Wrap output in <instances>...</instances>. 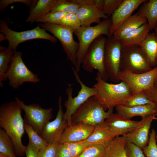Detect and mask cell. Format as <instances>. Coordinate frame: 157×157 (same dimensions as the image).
<instances>
[{"mask_svg":"<svg viewBox=\"0 0 157 157\" xmlns=\"http://www.w3.org/2000/svg\"><path fill=\"white\" fill-rule=\"evenodd\" d=\"M156 67H157V60H156Z\"/></svg>","mask_w":157,"mask_h":157,"instance_id":"cell-51","label":"cell"},{"mask_svg":"<svg viewBox=\"0 0 157 157\" xmlns=\"http://www.w3.org/2000/svg\"><path fill=\"white\" fill-rule=\"evenodd\" d=\"M38 0H1L0 1V10L3 11L5 8L12 3H21L24 4L30 8L32 9L36 5Z\"/></svg>","mask_w":157,"mask_h":157,"instance_id":"cell-39","label":"cell"},{"mask_svg":"<svg viewBox=\"0 0 157 157\" xmlns=\"http://www.w3.org/2000/svg\"><path fill=\"white\" fill-rule=\"evenodd\" d=\"M39 150L36 148L29 141L27 145L26 146L25 154L26 157H38Z\"/></svg>","mask_w":157,"mask_h":157,"instance_id":"cell-44","label":"cell"},{"mask_svg":"<svg viewBox=\"0 0 157 157\" xmlns=\"http://www.w3.org/2000/svg\"><path fill=\"white\" fill-rule=\"evenodd\" d=\"M147 22L145 17L137 13L132 15L120 25L113 36L119 40L128 33Z\"/></svg>","mask_w":157,"mask_h":157,"instance_id":"cell-22","label":"cell"},{"mask_svg":"<svg viewBox=\"0 0 157 157\" xmlns=\"http://www.w3.org/2000/svg\"><path fill=\"white\" fill-rule=\"evenodd\" d=\"M15 51L9 46L3 48L0 46V87L3 85V82L7 80L6 73L13 58Z\"/></svg>","mask_w":157,"mask_h":157,"instance_id":"cell-28","label":"cell"},{"mask_svg":"<svg viewBox=\"0 0 157 157\" xmlns=\"http://www.w3.org/2000/svg\"><path fill=\"white\" fill-rule=\"evenodd\" d=\"M94 127L82 123L68 125L59 138L58 142L67 144L84 140L91 134Z\"/></svg>","mask_w":157,"mask_h":157,"instance_id":"cell-17","label":"cell"},{"mask_svg":"<svg viewBox=\"0 0 157 157\" xmlns=\"http://www.w3.org/2000/svg\"><path fill=\"white\" fill-rule=\"evenodd\" d=\"M0 31L6 37L9 46L14 51L20 44L24 42L36 39H42L56 43L57 39L47 33L39 25L30 30L18 32L10 29L6 21L1 20Z\"/></svg>","mask_w":157,"mask_h":157,"instance_id":"cell-6","label":"cell"},{"mask_svg":"<svg viewBox=\"0 0 157 157\" xmlns=\"http://www.w3.org/2000/svg\"><path fill=\"white\" fill-rule=\"evenodd\" d=\"M117 113L129 119L137 116L144 118L151 115L157 114V107L152 104H146L131 107L120 105L115 107Z\"/></svg>","mask_w":157,"mask_h":157,"instance_id":"cell-19","label":"cell"},{"mask_svg":"<svg viewBox=\"0 0 157 157\" xmlns=\"http://www.w3.org/2000/svg\"><path fill=\"white\" fill-rule=\"evenodd\" d=\"M22 111L21 107L15 100L4 103L0 106L1 128L4 130L11 139L16 156L20 157L24 156L26 149L22 141L25 132Z\"/></svg>","mask_w":157,"mask_h":157,"instance_id":"cell-1","label":"cell"},{"mask_svg":"<svg viewBox=\"0 0 157 157\" xmlns=\"http://www.w3.org/2000/svg\"><path fill=\"white\" fill-rule=\"evenodd\" d=\"M40 26L46 31L52 34L60 42L67 59L78 72V68L76 55L79 48V43L76 41L73 37V31L59 24L49 23H40Z\"/></svg>","mask_w":157,"mask_h":157,"instance_id":"cell-5","label":"cell"},{"mask_svg":"<svg viewBox=\"0 0 157 157\" xmlns=\"http://www.w3.org/2000/svg\"><path fill=\"white\" fill-rule=\"evenodd\" d=\"M147 22L128 33L119 40L122 47L138 46L149 33Z\"/></svg>","mask_w":157,"mask_h":157,"instance_id":"cell-24","label":"cell"},{"mask_svg":"<svg viewBox=\"0 0 157 157\" xmlns=\"http://www.w3.org/2000/svg\"><path fill=\"white\" fill-rule=\"evenodd\" d=\"M146 0H124L110 17L111 23L109 37L113 36L118 27L132 15L133 11Z\"/></svg>","mask_w":157,"mask_h":157,"instance_id":"cell-16","label":"cell"},{"mask_svg":"<svg viewBox=\"0 0 157 157\" xmlns=\"http://www.w3.org/2000/svg\"><path fill=\"white\" fill-rule=\"evenodd\" d=\"M156 133L154 129H152L149 134L147 144L142 149L146 157H157V144L156 140Z\"/></svg>","mask_w":157,"mask_h":157,"instance_id":"cell-34","label":"cell"},{"mask_svg":"<svg viewBox=\"0 0 157 157\" xmlns=\"http://www.w3.org/2000/svg\"><path fill=\"white\" fill-rule=\"evenodd\" d=\"M124 136H116L106 146L105 157H127Z\"/></svg>","mask_w":157,"mask_h":157,"instance_id":"cell-26","label":"cell"},{"mask_svg":"<svg viewBox=\"0 0 157 157\" xmlns=\"http://www.w3.org/2000/svg\"><path fill=\"white\" fill-rule=\"evenodd\" d=\"M76 15L79 20L81 26H91L93 23L98 24L101 22V18L109 17L103 11L99 10L94 6H82Z\"/></svg>","mask_w":157,"mask_h":157,"instance_id":"cell-21","label":"cell"},{"mask_svg":"<svg viewBox=\"0 0 157 157\" xmlns=\"http://www.w3.org/2000/svg\"><path fill=\"white\" fill-rule=\"evenodd\" d=\"M148 116L142 118L140 121H134L117 113H114L112 110L110 111L105 122L111 131L118 136L123 135L140 127L145 123Z\"/></svg>","mask_w":157,"mask_h":157,"instance_id":"cell-15","label":"cell"},{"mask_svg":"<svg viewBox=\"0 0 157 157\" xmlns=\"http://www.w3.org/2000/svg\"><path fill=\"white\" fill-rule=\"evenodd\" d=\"M125 149L127 157H145L142 149L133 143L127 142Z\"/></svg>","mask_w":157,"mask_h":157,"instance_id":"cell-40","label":"cell"},{"mask_svg":"<svg viewBox=\"0 0 157 157\" xmlns=\"http://www.w3.org/2000/svg\"><path fill=\"white\" fill-rule=\"evenodd\" d=\"M56 157H72L71 153L64 144L58 143Z\"/></svg>","mask_w":157,"mask_h":157,"instance_id":"cell-43","label":"cell"},{"mask_svg":"<svg viewBox=\"0 0 157 157\" xmlns=\"http://www.w3.org/2000/svg\"><path fill=\"white\" fill-rule=\"evenodd\" d=\"M58 110L56 118L47 122L44 127L40 135L49 144L58 142L65 128L68 125L64 117L62 106V97L58 99Z\"/></svg>","mask_w":157,"mask_h":157,"instance_id":"cell-14","label":"cell"},{"mask_svg":"<svg viewBox=\"0 0 157 157\" xmlns=\"http://www.w3.org/2000/svg\"><path fill=\"white\" fill-rule=\"evenodd\" d=\"M56 0H39L35 6L30 10L26 22L32 24L51 12Z\"/></svg>","mask_w":157,"mask_h":157,"instance_id":"cell-25","label":"cell"},{"mask_svg":"<svg viewBox=\"0 0 157 157\" xmlns=\"http://www.w3.org/2000/svg\"><path fill=\"white\" fill-rule=\"evenodd\" d=\"M72 69L74 76L77 82L80 84L81 88L77 95L74 98L72 97V85L68 84V87L66 89L68 98L64 104L66 109L64 113V117L68 125H71L72 116L78 108L89 99L95 96L97 93V90L94 87H90L84 84L80 79L78 72L72 65Z\"/></svg>","mask_w":157,"mask_h":157,"instance_id":"cell-7","label":"cell"},{"mask_svg":"<svg viewBox=\"0 0 157 157\" xmlns=\"http://www.w3.org/2000/svg\"><path fill=\"white\" fill-rule=\"evenodd\" d=\"M155 31V34L157 38V22L154 28V29Z\"/></svg>","mask_w":157,"mask_h":157,"instance_id":"cell-48","label":"cell"},{"mask_svg":"<svg viewBox=\"0 0 157 157\" xmlns=\"http://www.w3.org/2000/svg\"><path fill=\"white\" fill-rule=\"evenodd\" d=\"M13 142L4 130L0 128V157H17Z\"/></svg>","mask_w":157,"mask_h":157,"instance_id":"cell-29","label":"cell"},{"mask_svg":"<svg viewBox=\"0 0 157 157\" xmlns=\"http://www.w3.org/2000/svg\"><path fill=\"white\" fill-rule=\"evenodd\" d=\"M24 127L28 135L29 141L39 151L45 148L49 145L31 126L24 122Z\"/></svg>","mask_w":157,"mask_h":157,"instance_id":"cell-31","label":"cell"},{"mask_svg":"<svg viewBox=\"0 0 157 157\" xmlns=\"http://www.w3.org/2000/svg\"><path fill=\"white\" fill-rule=\"evenodd\" d=\"M75 3L81 6H94L95 0H72Z\"/></svg>","mask_w":157,"mask_h":157,"instance_id":"cell-45","label":"cell"},{"mask_svg":"<svg viewBox=\"0 0 157 157\" xmlns=\"http://www.w3.org/2000/svg\"><path fill=\"white\" fill-rule=\"evenodd\" d=\"M122 46L120 40L113 36L106 38L104 49V65L108 79L115 83L120 81V63Z\"/></svg>","mask_w":157,"mask_h":157,"instance_id":"cell-11","label":"cell"},{"mask_svg":"<svg viewBox=\"0 0 157 157\" xmlns=\"http://www.w3.org/2000/svg\"><path fill=\"white\" fill-rule=\"evenodd\" d=\"M137 13L146 18L150 30H153L157 22V0L143 3Z\"/></svg>","mask_w":157,"mask_h":157,"instance_id":"cell-27","label":"cell"},{"mask_svg":"<svg viewBox=\"0 0 157 157\" xmlns=\"http://www.w3.org/2000/svg\"><path fill=\"white\" fill-rule=\"evenodd\" d=\"M73 31L79 28L81 24L76 14L67 13L60 20L59 24Z\"/></svg>","mask_w":157,"mask_h":157,"instance_id":"cell-35","label":"cell"},{"mask_svg":"<svg viewBox=\"0 0 157 157\" xmlns=\"http://www.w3.org/2000/svg\"><path fill=\"white\" fill-rule=\"evenodd\" d=\"M58 142L49 144L45 148L39 150L38 157H56Z\"/></svg>","mask_w":157,"mask_h":157,"instance_id":"cell-41","label":"cell"},{"mask_svg":"<svg viewBox=\"0 0 157 157\" xmlns=\"http://www.w3.org/2000/svg\"><path fill=\"white\" fill-rule=\"evenodd\" d=\"M155 82H157V72H156L155 78Z\"/></svg>","mask_w":157,"mask_h":157,"instance_id":"cell-49","label":"cell"},{"mask_svg":"<svg viewBox=\"0 0 157 157\" xmlns=\"http://www.w3.org/2000/svg\"><path fill=\"white\" fill-rule=\"evenodd\" d=\"M81 7L72 0H56L51 12L60 11L76 14Z\"/></svg>","mask_w":157,"mask_h":157,"instance_id":"cell-30","label":"cell"},{"mask_svg":"<svg viewBox=\"0 0 157 157\" xmlns=\"http://www.w3.org/2000/svg\"><path fill=\"white\" fill-rule=\"evenodd\" d=\"M106 38L101 35L91 44L82 61V68L91 72L96 69L102 79L107 81L108 78L104 65L105 44Z\"/></svg>","mask_w":157,"mask_h":157,"instance_id":"cell-8","label":"cell"},{"mask_svg":"<svg viewBox=\"0 0 157 157\" xmlns=\"http://www.w3.org/2000/svg\"><path fill=\"white\" fill-rule=\"evenodd\" d=\"M106 145H89L78 157H105Z\"/></svg>","mask_w":157,"mask_h":157,"instance_id":"cell-33","label":"cell"},{"mask_svg":"<svg viewBox=\"0 0 157 157\" xmlns=\"http://www.w3.org/2000/svg\"><path fill=\"white\" fill-rule=\"evenodd\" d=\"M64 144L70 151L72 157H78L89 146L84 140Z\"/></svg>","mask_w":157,"mask_h":157,"instance_id":"cell-37","label":"cell"},{"mask_svg":"<svg viewBox=\"0 0 157 157\" xmlns=\"http://www.w3.org/2000/svg\"><path fill=\"white\" fill-rule=\"evenodd\" d=\"M67 13L60 11L51 12L38 20L36 22L58 24L60 20Z\"/></svg>","mask_w":157,"mask_h":157,"instance_id":"cell-36","label":"cell"},{"mask_svg":"<svg viewBox=\"0 0 157 157\" xmlns=\"http://www.w3.org/2000/svg\"><path fill=\"white\" fill-rule=\"evenodd\" d=\"M112 109L106 111L94 96L89 99L72 115L71 125L83 124L95 126L104 122Z\"/></svg>","mask_w":157,"mask_h":157,"instance_id":"cell-4","label":"cell"},{"mask_svg":"<svg viewBox=\"0 0 157 157\" xmlns=\"http://www.w3.org/2000/svg\"><path fill=\"white\" fill-rule=\"evenodd\" d=\"M116 136L104 122L94 126L91 134L84 141L89 145H107Z\"/></svg>","mask_w":157,"mask_h":157,"instance_id":"cell-20","label":"cell"},{"mask_svg":"<svg viewBox=\"0 0 157 157\" xmlns=\"http://www.w3.org/2000/svg\"><path fill=\"white\" fill-rule=\"evenodd\" d=\"M6 76L9 85L15 89L25 82L35 83L40 81L38 74L30 70L24 63L22 53L16 51H15Z\"/></svg>","mask_w":157,"mask_h":157,"instance_id":"cell-9","label":"cell"},{"mask_svg":"<svg viewBox=\"0 0 157 157\" xmlns=\"http://www.w3.org/2000/svg\"><path fill=\"white\" fill-rule=\"evenodd\" d=\"M157 67L148 72L135 73L129 71H120L119 78L129 87L131 95L151 87L155 82Z\"/></svg>","mask_w":157,"mask_h":157,"instance_id":"cell-13","label":"cell"},{"mask_svg":"<svg viewBox=\"0 0 157 157\" xmlns=\"http://www.w3.org/2000/svg\"><path fill=\"white\" fill-rule=\"evenodd\" d=\"M146 104H154L148 99L143 91L134 95L130 96L124 101L121 105L126 107H131Z\"/></svg>","mask_w":157,"mask_h":157,"instance_id":"cell-32","label":"cell"},{"mask_svg":"<svg viewBox=\"0 0 157 157\" xmlns=\"http://www.w3.org/2000/svg\"><path fill=\"white\" fill-rule=\"evenodd\" d=\"M151 67L156 66L157 59V38L155 33H149L138 46Z\"/></svg>","mask_w":157,"mask_h":157,"instance_id":"cell-23","label":"cell"},{"mask_svg":"<svg viewBox=\"0 0 157 157\" xmlns=\"http://www.w3.org/2000/svg\"><path fill=\"white\" fill-rule=\"evenodd\" d=\"M156 143L157 144V134H156Z\"/></svg>","mask_w":157,"mask_h":157,"instance_id":"cell-50","label":"cell"},{"mask_svg":"<svg viewBox=\"0 0 157 157\" xmlns=\"http://www.w3.org/2000/svg\"><path fill=\"white\" fill-rule=\"evenodd\" d=\"M104 4V0H95V3L94 6L99 10L103 11Z\"/></svg>","mask_w":157,"mask_h":157,"instance_id":"cell-46","label":"cell"},{"mask_svg":"<svg viewBox=\"0 0 157 157\" xmlns=\"http://www.w3.org/2000/svg\"><path fill=\"white\" fill-rule=\"evenodd\" d=\"M157 114L149 116L145 123L141 126L123 135L127 142L133 143L142 149L148 144L149 130L153 121L156 119Z\"/></svg>","mask_w":157,"mask_h":157,"instance_id":"cell-18","label":"cell"},{"mask_svg":"<svg viewBox=\"0 0 157 157\" xmlns=\"http://www.w3.org/2000/svg\"><path fill=\"white\" fill-rule=\"evenodd\" d=\"M15 100L25 113L24 122L40 135L45 125L52 118L53 108H43L36 103L27 105L17 97H15Z\"/></svg>","mask_w":157,"mask_h":157,"instance_id":"cell-12","label":"cell"},{"mask_svg":"<svg viewBox=\"0 0 157 157\" xmlns=\"http://www.w3.org/2000/svg\"><path fill=\"white\" fill-rule=\"evenodd\" d=\"M143 91L148 99L157 107V82H155L151 87Z\"/></svg>","mask_w":157,"mask_h":157,"instance_id":"cell-42","label":"cell"},{"mask_svg":"<svg viewBox=\"0 0 157 157\" xmlns=\"http://www.w3.org/2000/svg\"><path fill=\"white\" fill-rule=\"evenodd\" d=\"M96 82L93 86L97 91L95 97L105 110H113L116 106L122 105L131 95L127 85L121 81L117 83H110L104 81L97 73Z\"/></svg>","mask_w":157,"mask_h":157,"instance_id":"cell-2","label":"cell"},{"mask_svg":"<svg viewBox=\"0 0 157 157\" xmlns=\"http://www.w3.org/2000/svg\"><path fill=\"white\" fill-rule=\"evenodd\" d=\"M111 23L110 18L103 19L100 23L94 26H82L73 31L79 40V48L76 59L80 69L83 59L92 42L98 37L103 35L109 36Z\"/></svg>","mask_w":157,"mask_h":157,"instance_id":"cell-3","label":"cell"},{"mask_svg":"<svg viewBox=\"0 0 157 157\" xmlns=\"http://www.w3.org/2000/svg\"><path fill=\"white\" fill-rule=\"evenodd\" d=\"M124 0H104L103 11L108 17H111Z\"/></svg>","mask_w":157,"mask_h":157,"instance_id":"cell-38","label":"cell"},{"mask_svg":"<svg viewBox=\"0 0 157 157\" xmlns=\"http://www.w3.org/2000/svg\"><path fill=\"white\" fill-rule=\"evenodd\" d=\"M5 40H7L6 36L2 33H0V42Z\"/></svg>","mask_w":157,"mask_h":157,"instance_id":"cell-47","label":"cell"},{"mask_svg":"<svg viewBox=\"0 0 157 157\" xmlns=\"http://www.w3.org/2000/svg\"><path fill=\"white\" fill-rule=\"evenodd\" d=\"M152 69L138 46L122 47L120 63V71L142 73Z\"/></svg>","mask_w":157,"mask_h":157,"instance_id":"cell-10","label":"cell"}]
</instances>
